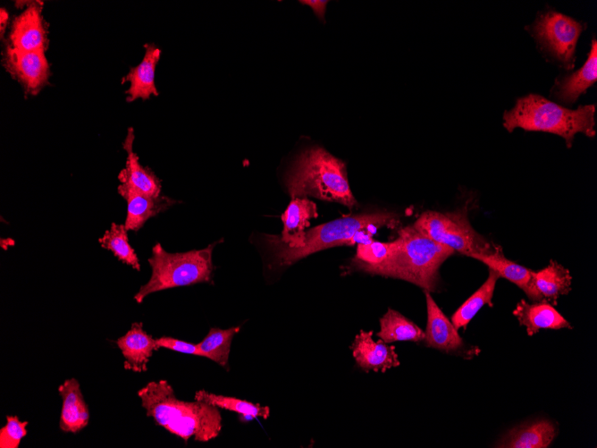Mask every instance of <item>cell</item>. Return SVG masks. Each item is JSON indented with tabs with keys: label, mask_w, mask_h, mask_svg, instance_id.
<instances>
[{
	"label": "cell",
	"mask_w": 597,
	"mask_h": 448,
	"mask_svg": "<svg viewBox=\"0 0 597 448\" xmlns=\"http://www.w3.org/2000/svg\"><path fill=\"white\" fill-rule=\"evenodd\" d=\"M300 3L309 5L319 18H324L326 1H300Z\"/></svg>",
	"instance_id": "cell-32"
},
{
	"label": "cell",
	"mask_w": 597,
	"mask_h": 448,
	"mask_svg": "<svg viewBox=\"0 0 597 448\" xmlns=\"http://www.w3.org/2000/svg\"><path fill=\"white\" fill-rule=\"evenodd\" d=\"M137 394L147 417L185 442L191 437L208 442L222 430L219 408L201 401L180 400L166 380L148 382Z\"/></svg>",
	"instance_id": "cell-1"
},
{
	"label": "cell",
	"mask_w": 597,
	"mask_h": 448,
	"mask_svg": "<svg viewBox=\"0 0 597 448\" xmlns=\"http://www.w3.org/2000/svg\"><path fill=\"white\" fill-rule=\"evenodd\" d=\"M556 435L555 425L542 419L512 428L503 435L497 447L546 448Z\"/></svg>",
	"instance_id": "cell-22"
},
{
	"label": "cell",
	"mask_w": 597,
	"mask_h": 448,
	"mask_svg": "<svg viewBox=\"0 0 597 448\" xmlns=\"http://www.w3.org/2000/svg\"><path fill=\"white\" fill-rule=\"evenodd\" d=\"M156 343L159 348H164L177 352L202 357V353L197 344L187 342L173 337L163 336L157 338Z\"/></svg>",
	"instance_id": "cell-31"
},
{
	"label": "cell",
	"mask_w": 597,
	"mask_h": 448,
	"mask_svg": "<svg viewBox=\"0 0 597 448\" xmlns=\"http://www.w3.org/2000/svg\"><path fill=\"white\" fill-rule=\"evenodd\" d=\"M470 258L483 263L489 267V270L496 273L499 277H503L515 283L524 292L526 290L532 277L533 270L506 258L501 248L494 253L474 254Z\"/></svg>",
	"instance_id": "cell-24"
},
{
	"label": "cell",
	"mask_w": 597,
	"mask_h": 448,
	"mask_svg": "<svg viewBox=\"0 0 597 448\" xmlns=\"http://www.w3.org/2000/svg\"><path fill=\"white\" fill-rule=\"evenodd\" d=\"M103 249L110 250L120 261L139 271L140 264L138 256L129 242L128 231L124 224L112 223L98 239Z\"/></svg>",
	"instance_id": "cell-28"
},
{
	"label": "cell",
	"mask_w": 597,
	"mask_h": 448,
	"mask_svg": "<svg viewBox=\"0 0 597 448\" xmlns=\"http://www.w3.org/2000/svg\"><path fill=\"white\" fill-rule=\"evenodd\" d=\"M389 260L374 275L401 279L425 291H436L439 268L455 251L424 235L413 225L402 227Z\"/></svg>",
	"instance_id": "cell-5"
},
{
	"label": "cell",
	"mask_w": 597,
	"mask_h": 448,
	"mask_svg": "<svg viewBox=\"0 0 597 448\" xmlns=\"http://www.w3.org/2000/svg\"><path fill=\"white\" fill-rule=\"evenodd\" d=\"M425 293L427 323L423 341L427 347L445 352L458 351L464 347V342L458 329L436 304L430 292L425 291Z\"/></svg>",
	"instance_id": "cell-13"
},
{
	"label": "cell",
	"mask_w": 597,
	"mask_h": 448,
	"mask_svg": "<svg viewBox=\"0 0 597 448\" xmlns=\"http://www.w3.org/2000/svg\"><path fill=\"white\" fill-rule=\"evenodd\" d=\"M520 325L526 328V333L532 336L540 329L571 328V324L556 309L545 301L528 303L521 300L513 310Z\"/></svg>",
	"instance_id": "cell-18"
},
{
	"label": "cell",
	"mask_w": 597,
	"mask_h": 448,
	"mask_svg": "<svg viewBox=\"0 0 597 448\" xmlns=\"http://www.w3.org/2000/svg\"><path fill=\"white\" fill-rule=\"evenodd\" d=\"M0 24H1V37L3 38V34L4 32V27L6 26L7 20H8V13L4 9H1L0 11Z\"/></svg>",
	"instance_id": "cell-33"
},
{
	"label": "cell",
	"mask_w": 597,
	"mask_h": 448,
	"mask_svg": "<svg viewBox=\"0 0 597 448\" xmlns=\"http://www.w3.org/2000/svg\"><path fill=\"white\" fill-rule=\"evenodd\" d=\"M372 331H360L351 345L357 364L364 370L386 371L399 366L394 346L382 340L375 342Z\"/></svg>",
	"instance_id": "cell-15"
},
{
	"label": "cell",
	"mask_w": 597,
	"mask_h": 448,
	"mask_svg": "<svg viewBox=\"0 0 597 448\" xmlns=\"http://www.w3.org/2000/svg\"><path fill=\"white\" fill-rule=\"evenodd\" d=\"M240 330V325L228 329L212 327L203 340L197 343L202 357L228 368L231 342Z\"/></svg>",
	"instance_id": "cell-26"
},
{
	"label": "cell",
	"mask_w": 597,
	"mask_h": 448,
	"mask_svg": "<svg viewBox=\"0 0 597 448\" xmlns=\"http://www.w3.org/2000/svg\"><path fill=\"white\" fill-rule=\"evenodd\" d=\"M9 42L10 46L21 51L46 50L47 38L40 2L32 3L14 19Z\"/></svg>",
	"instance_id": "cell-11"
},
{
	"label": "cell",
	"mask_w": 597,
	"mask_h": 448,
	"mask_svg": "<svg viewBox=\"0 0 597 448\" xmlns=\"http://www.w3.org/2000/svg\"><path fill=\"white\" fill-rule=\"evenodd\" d=\"M318 216L316 205L307 198H292L282 216L283 229L281 235L263 234L264 245L294 249L304 240L310 219Z\"/></svg>",
	"instance_id": "cell-9"
},
{
	"label": "cell",
	"mask_w": 597,
	"mask_h": 448,
	"mask_svg": "<svg viewBox=\"0 0 597 448\" xmlns=\"http://www.w3.org/2000/svg\"><path fill=\"white\" fill-rule=\"evenodd\" d=\"M399 220L388 211L366 212L345 216L315 226L305 232L302 245L294 249L264 245L269 258V268H284L310 254L332 247L353 245L357 235L368 228H394Z\"/></svg>",
	"instance_id": "cell-4"
},
{
	"label": "cell",
	"mask_w": 597,
	"mask_h": 448,
	"mask_svg": "<svg viewBox=\"0 0 597 448\" xmlns=\"http://www.w3.org/2000/svg\"><path fill=\"white\" fill-rule=\"evenodd\" d=\"M216 243L201 249L175 253L167 252L156 243L147 259L151 276L136 292L134 300L142 303L146 297L160 291L211 283L214 268L212 255Z\"/></svg>",
	"instance_id": "cell-6"
},
{
	"label": "cell",
	"mask_w": 597,
	"mask_h": 448,
	"mask_svg": "<svg viewBox=\"0 0 597 448\" xmlns=\"http://www.w3.org/2000/svg\"><path fill=\"white\" fill-rule=\"evenodd\" d=\"M134 131L130 127L122 144L127 153L125 167L119 173L118 179L135 190L150 195H161V182L156 175L148 168L143 167L137 154L133 151Z\"/></svg>",
	"instance_id": "cell-19"
},
{
	"label": "cell",
	"mask_w": 597,
	"mask_h": 448,
	"mask_svg": "<svg viewBox=\"0 0 597 448\" xmlns=\"http://www.w3.org/2000/svg\"><path fill=\"white\" fill-rule=\"evenodd\" d=\"M194 400L201 401L219 409L233 411L244 418L252 419L263 418L266 419L270 415L268 406L253 403L235 397L215 394L206 390H198L195 393Z\"/></svg>",
	"instance_id": "cell-27"
},
{
	"label": "cell",
	"mask_w": 597,
	"mask_h": 448,
	"mask_svg": "<svg viewBox=\"0 0 597 448\" xmlns=\"http://www.w3.org/2000/svg\"><path fill=\"white\" fill-rule=\"evenodd\" d=\"M597 79V43L593 39L587 60L576 72L557 80L552 96L566 104H574Z\"/></svg>",
	"instance_id": "cell-20"
},
{
	"label": "cell",
	"mask_w": 597,
	"mask_h": 448,
	"mask_svg": "<svg viewBox=\"0 0 597 448\" xmlns=\"http://www.w3.org/2000/svg\"><path fill=\"white\" fill-rule=\"evenodd\" d=\"M394 248V241L390 242L370 241L365 243H357L352 264L357 269L374 275L378 268L389 260Z\"/></svg>",
	"instance_id": "cell-29"
},
{
	"label": "cell",
	"mask_w": 597,
	"mask_h": 448,
	"mask_svg": "<svg viewBox=\"0 0 597 448\" xmlns=\"http://www.w3.org/2000/svg\"><path fill=\"white\" fill-rule=\"evenodd\" d=\"M499 275L489 270L486 281L455 311L451 322L458 329L466 327L484 306H492V297Z\"/></svg>",
	"instance_id": "cell-25"
},
{
	"label": "cell",
	"mask_w": 597,
	"mask_h": 448,
	"mask_svg": "<svg viewBox=\"0 0 597 448\" xmlns=\"http://www.w3.org/2000/svg\"><path fill=\"white\" fill-rule=\"evenodd\" d=\"M412 225L428 238L467 257L494 253L501 248L472 227L466 208L445 213L427 210Z\"/></svg>",
	"instance_id": "cell-7"
},
{
	"label": "cell",
	"mask_w": 597,
	"mask_h": 448,
	"mask_svg": "<svg viewBox=\"0 0 597 448\" xmlns=\"http://www.w3.org/2000/svg\"><path fill=\"white\" fill-rule=\"evenodd\" d=\"M571 283L569 271L551 259L546 267L533 271L525 293L534 301L555 305L559 296L567 295L571 291Z\"/></svg>",
	"instance_id": "cell-12"
},
{
	"label": "cell",
	"mask_w": 597,
	"mask_h": 448,
	"mask_svg": "<svg viewBox=\"0 0 597 448\" xmlns=\"http://www.w3.org/2000/svg\"><path fill=\"white\" fill-rule=\"evenodd\" d=\"M145 55L142 61L132 67L122 78V83L130 81V86L126 94V101L132 102L138 98L148 99L151 95L158 96L155 84L156 67L160 59L161 51L153 44L145 45Z\"/></svg>",
	"instance_id": "cell-21"
},
{
	"label": "cell",
	"mask_w": 597,
	"mask_h": 448,
	"mask_svg": "<svg viewBox=\"0 0 597 448\" xmlns=\"http://www.w3.org/2000/svg\"><path fill=\"white\" fill-rule=\"evenodd\" d=\"M4 63L7 72L31 94L47 83L50 67L44 50L21 51L8 45Z\"/></svg>",
	"instance_id": "cell-10"
},
{
	"label": "cell",
	"mask_w": 597,
	"mask_h": 448,
	"mask_svg": "<svg viewBox=\"0 0 597 448\" xmlns=\"http://www.w3.org/2000/svg\"><path fill=\"white\" fill-rule=\"evenodd\" d=\"M117 189L127 202V215L123 224L127 231H139L149 218L176 203L169 197L150 196L122 183Z\"/></svg>",
	"instance_id": "cell-14"
},
{
	"label": "cell",
	"mask_w": 597,
	"mask_h": 448,
	"mask_svg": "<svg viewBox=\"0 0 597 448\" xmlns=\"http://www.w3.org/2000/svg\"><path fill=\"white\" fill-rule=\"evenodd\" d=\"M62 398L59 427L64 433L76 434L85 428L89 420L88 407L76 378L66 379L58 386Z\"/></svg>",
	"instance_id": "cell-17"
},
{
	"label": "cell",
	"mask_w": 597,
	"mask_h": 448,
	"mask_svg": "<svg viewBox=\"0 0 597 448\" xmlns=\"http://www.w3.org/2000/svg\"><path fill=\"white\" fill-rule=\"evenodd\" d=\"M376 335L386 343L397 341L419 342L424 340L425 332L399 312L389 309L380 319V331Z\"/></svg>",
	"instance_id": "cell-23"
},
{
	"label": "cell",
	"mask_w": 597,
	"mask_h": 448,
	"mask_svg": "<svg viewBox=\"0 0 597 448\" xmlns=\"http://www.w3.org/2000/svg\"><path fill=\"white\" fill-rule=\"evenodd\" d=\"M595 106H580L572 110L538 94L519 97L515 106L503 114V126L511 132L517 128L526 131H543L562 137L571 148L575 135H595Z\"/></svg>",
	"instance_id": "cell-2"
},
{
	"label": "cell",
	"mask_w": 597,
	"mask_h": 448,
	"mask_svg": "<svg viewBox=\"0 0 597 448\" xmlns=\"http://www.w3.org/2000/svg\"><path fill=\"white\" fill-rule=\"evenodd\" d=\"M285 186L291 199L310 196L350 208L357 205L345 164L319 147L298 156L286 174Z\"/></svg>",
	"instance_id": "cell-3"
},
{
	"label": "cell",
	"mask_w": 597,
	"mask_h": 448,
	"mask_svg": "<svg viewBox=\"0 0 597 448\" xmlns=\"http://www.w3.org/2000/svg\"><path fill=\"white\" fill-rule=\"evenodd\" d=\"M115 343L124 358V368L136 373L147 370L150 358L154 351L159 349L156 339L143 329L140 322L133 323L130 330L119 337Z\"/></svg>",
	"instance_id": "cell-16"
},
{
	"label": "cell",
	"mask_w": 597,
	"mask_h": 448,
	"mask_svg": "<svg viewBox=\"0 0 597 448\" xmlns=\"http://www.w3.org/2000/svg\"><path fill=\"white\" fill-rule=\"evenodd\" d=\"M27 426L28 421H21L17 416H6V424L0 429V447L18 448L28 434Z\"/></svg>",
	"instance_id": "cell-30"
},
{
	"label": "cell",
	"mask_w": 597,
	"mask_h": 448,
	"mask_svg": "<svg viewBox=\"0 0 597 448\" xmlns=\"http://www.w3.org/2000/svg\"><path fill=\"white\" fill-rule=\"evenodd\" d=\"M585 25L555 11L540 14L530 27L537 42L566 68H572L576 47Z\"/></svg>",
	"instance_id": "cell-8"
}]
</instances>
